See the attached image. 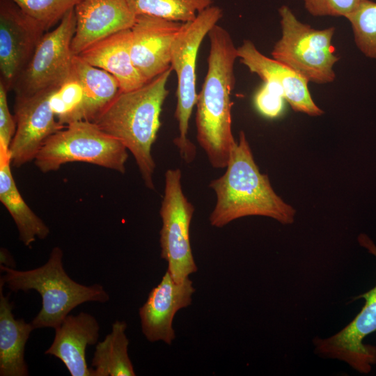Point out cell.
Segmentation results:
<instances>
[{
  "mask_svg": "<svg viewBox=\"0 0 376 376\" xmlns=\"http://www.w3.org/2000/svg\"><path fill=\"white\" fill-rule=\"evenodd\" d=\"M359 244L376 256V246L365 234ZM363 298L361 311L345 328L327 338L313 340L315 352L321 357L346 362L361 373H368L376 363V347L363 343L366 336L376 331V285L355 299Z\"/></svg>",
  "mask_w": 376,
  "mask_h": 376,
  "instance_id": "10",
  "label": "cell"
},
{
  "mask_svg": "<svg viewBox=\"0 0 376 376\" xmlns=\"http://www.w3.org/2000/svg\"><path fill=\"white\" fill-rule=\"evenodd\" d=\"M278 11L281 36L274 45L272 58L294 70L308 82L324 84L334 81V66L339 60L331 45L335 28L313 29L300 22L285 5Z\"/></svg>",
  "mask_w": 376,
  "mask_h": 376,
  "instance_id": "7",
  "label": "cell"
},
{
  "mask_svg": "<svg viewBox=\"0 0 376 376\" xmlns=\"http://www.w3.org/2000/svg\"><path fill=\"white\" fill-rule=\"evenodd\" d=\"M74 55L122 30L131 29L136 15L127 0H81L75 7Z\"/></svg>",
  "mask_w": 376,
  "mask_h": 376,
  "instance_id": "15",
  "label": "cell"
},
{
  "mask_svg": "<svg viewBox=\"0 0 376 376\" xmlns=\"http://www.w3.org/2000/svg\"><path fill=\"white\" fill-rule=\"evenodd\" d=\"M127 149L119 140L104 132L91 121L66 125L49 136L34 162L42 173L58 170L70 162H86L125 173Z\"/></svg>",
  "mask_w": 376,
  "mask_h": 376,
  "instance_id": "5",
  "label": "cell"
},
{
  "mask_svg": "<svg viewBox=\"0 0 376 376\" xmlns=\"http://www.w3.org/2000/svg\"><path fill=\"white\" fill-rule=\"evenodd\" d=\"M131 42V29H125L94 43L78 56L112 75L119 84L120 91H130L148 82L133 63Z\"/></svg>",
  "mask_w": 376,
  "mask_h": 376,
  "instance_id": "18",
  "label": "cell"
},
{
  "mask_svg": "<svg viewBox=\"0 0 376 376\" xmlns=\"http://www.w3.org/2000/svg\"><path fill=\"white\" fill-rule=\"evenodd\" d=\"M226 172L209 185L217 202L209 221L221 228L246 216H264L281 224H292L295 210L274 191L268 176L260 172L246 138L241 131L231 149Z\"/></svg>",
  "mask_w": 376,
  "mask_h": 376,
  "instance_id": "2",
  "label": "cell"
},
{
  "mask_svg": "<svg viewBox=\"0 0 376 376\" xmlns=\"http://www.w3.org/2000/svg\"><path fill=\"white\" fill-rule=\"evenodd\" d=\"M0 265L15 268L16 263L10 255V252L5 248H1L0 251Z\"/></svg>",
  "mask_w": 376,
  "mask_h": 376,
  "instance_id": "30",
  "label": "cell"
},
{
  "mask_svg": "<svg viewBox=\"0 0 376 376\" xmlns=\"http://www.w3.org/2000/svg\"><path fill=\"white\" fill-rule=\"evenodd\" d=\"M207 70L196 103V138L212 166L226 168L236 141L232 132L231 93L237 48L228 31L216 24L208 33Z\"/></svg>",
  "mask_w": 376,
  "mask_h": 376,
  "instance_id": "1",
  "label": "cell"
},
{
  "mask_svg": "<svg viewBox=\"0 0 376 376\" xmlns=\"http://www.w3.org/2000/svg\"><path fill=\"white\" fill-rule=\"evenodd\" d=\"M182 24L148 15H136L131 28V56L146 81L171 67L172 44Z\"/></svg>",
  "mask_w": 376,
  "mask_h": 376,
  "instance_id": "13",
  "label": "cell"
},
{
  "mask_svg": "<svg viewBox=\"0 0 376 376\" xmlns=\"http://www.w3.org/2000/svg\"><path fill=\"white\" fill-rule=\"evenodd\" d=\"M127 1L136 15H148L185 23L194 20L198 13L212 6L214 0Z\"/></svg>",
  "mask_w": 376,
  "mask_h": 376,
  "instance_id": "23",
  "label": "cell"
},
{
  "mask_svg": "<svg viewBox=\"0 0 376 376\" xmlns=\"http://www.w3.org/2000/svg\"><path fill=\"white\" fill-rule=\"evenodd\" d=\"M345 18L351 25L357 48L366 57L376 60V2L363 1Z\"/></svg>",
  "mask_w": 376,
  "mask_h": 376,
  "instance_id": "25",
  "label": "cell"
},
{
  "mask_svg": "<svg viewBox=\"0 0 376 376\" xmlns=\"http://www.w3.org/2000/svg\"><path fill=\"white\" fill-rule=\"evenodd\" d=\"M63 253L54 246L47 261L29 270H17L0 265L4 274L0 280L11 291L36 290L42 298V307L31 322L36 329L57 328L70 313L86 302L105 303L109 295L104 288L74 281L66 273L63 264Z\"/></svg>",
  "mask_w": 376,
  "mask_h": 376,
  "instance_id": "4",
  "label": "cell"
},
{
  "mask_svg": "<svg viewBox=\"0 0 376 376\" xmlns=\"http://www.w3.org/2000/svg\"><path fill=\"white\" fill-rule=\"evenodd\" d=\"M194 292L193 283L189 278L176 283L166 271L139 308L141 331L148 341L172 344L175 338L173 328L174 316L179 310L191 304Z\"/></svg>",
  "mask_w": 376,
  "mask_h": 376,
  "instance_id": "14",
  "label": "cell"
},
{
  "mask_svg": "<svg viewBox=\"0 0 376 376\" xmlns=\"http://www.w3.org/2000/svg\"><path fill=\"white\" fill-rule=\"evenodd\" d=\"M100 329L96 318L88 313L69 314L55 329L52 343L45 354L61 360L72 376H92L86 351L97 343Z\"/></svg>",
  "mask_w": 376,
  "mask_h": 376,
  "instance_id": "17",
  "label": "cell"
},
{
  "mask_svg": "<svg viewBox=\"0 0 376 376\" xmlns=\"http://www.w3.org/2000/svg\"><path fill=\"white\" fill-rule=\"evenodd\" d=\"M223 16L222 9L211 6L192 21L182 24L171 47V66L176 73L178 86L175 118L178 123L179 135L173 143L181 157L187 163L196 155V147L187 137L189 119L196 106V64L203 40Z\"/></svg>",
  "mask_w": 376,
  "mask_h": 376,
  "instance_id": "6",
  "label": "cell"
},
{
  "mask_svg": "<svg viewBox=\"0 0 376 376\" xmlns=\"http://www.w3.org/2000/svg\"><path fill=\"white\" fill-rule=\"evenodd\" d=\"M76 29L75 8L57 26L47 31L29 62L15 81V95H31L61 86L72 75L74 54L71 42Z\"/></svg>",
  "mask_w": 376,
  "mask_h": 376,
  "instance_id": "9",
  "label": "cell"
},
{
  "mask_svg": "<svg viewBox=\"0 0 376 376\" xmlns=\"http://www.w3.org/2000/svg\"><path fill=\"white\" fill-rule=\"evenodd\" d=\"M84 89L72 72L71 77L51 95L50 106L58 121L63 126L83 120L81 110Z\"/></svg>",
  "mask_w": 376,
  "mask_h": 376,
  "instance_id": "24",
  "label": "cell"
},
{
  "mask_svg": "<svg viewBox=\"0 0 376 376\" xmlns=\"http://www.w3.org/2000/svg\"><path fill=\"white\" fill-rule=\"evenodd\" d=\"M27 15L49 31L81 0H13Z\"/></svg>",
  "mask_w": 376,
  "mask_h": 376,
  "instance_id": "26",
  "label": "cell"
},
{
  "mask_svg": "<svg viewBox=\"0 0 376 376\" xmlns=\"http://www.w3.org/2000/svg\"><path fill=\"white\" fill-rule=\"evenodd\" d=\"M284 97L281 89L276 84L264 82L254 96V104L264 116L274 118L281 115L283 109Z\"/></svg>",
  "mask_w": 376,
  "mask_h": 376,
  "instance_id": "27",
  "label": "cell"
},
{
  "mask_svg": "<svg viewBox=\"0 0 376 376\" xmlns=\"http://www.w3.org/2000/svg\"><path fill=\"white\" fill-rule=\"evenodd\" d=\"M127 327L125 321H115L111 331L102 341L97 342L91 360L92 376L136 375L128 355Z\"/></svg>",
  "mask_w": 376,
  "mask_h": 376,
  "instance_id": "22",
  "label": "cell"
},
{
  "mask_svg": "<svg viewBox=\"0 0 376 376\" xmlns=\"http://www.w3.org/2000/svg\"><path fill=\"white\" fill-rule=\"evenodd\" d=\"M44 26L13 0H0L1 80L9 91L32 57Z\"/></svg>",
  "mask_w": 376,
  "mask_h": 376,
  "instance_id": "11",
  "label": "cell"
},
{
  "mask_svg": "<svg viewBox=\"0 0 376 376\" xmlns=\"http://www.w3.org/2000/svg\"><path fill=\"white\" fill-rule=\"evenodd\" d=\"M11 165L10 154L0 153V201L13 218L19 240L31 248L37 238H47L50 230L22 198L13 178Z\"/></svg>",
  "mask_w": 376,
  "mask_h": 376,
  "instance_id": "20",
  "label": "cell"
},
{
  "mask_svg": "<svg viewBox=\"0 0 376 376\" xmlns=\"http://www.w3.org/2000/svg\"><path fill=\"white\" fill-rule=\"evenodd\" d=\"M8 91L0 81V152L9 153V148L16 130L14 116L8 105Z\"/></svg>",
  "mask_w": 376,
  "mask_h": 376,
  "instance_id": "29",
  "label": "cell"
},
{
  "mask_svg": "<svg viewBox=\"0 0 376 376\" xmlns=\"http://www.w3.org/2000/svg\"><path fill=\"white\" fill-rule=\"evenodd\" d=\"M73 73L84 89L83 120L93 122L120 92L117 79L78 55L73 58Z\"/></svg>",
  "mask_w": 376,
  "mask_h": 376,
  "instance_id": "21",
  "label": "cell"
},
{
  "mask_svg": "<svg viewBox=\"0 0 376 376\" xmlns=\"http://www.w3.org/2000/svg\"><path fill=\"white\" fill-rule=\"evenodd\" d=\"M172 68L142 86L120 91L93 121L104 132L121 141L133 155L146 186L155 189V162L151 154L161 126L162 107Z\"/></svg>",
  "mask_w": 376,
  "mask_h": 376,
  "instance_id": "3",
  "label": "cell"
},
{
  "mask_svg": "<svg viewBox=\"0 0 376 376\" xmlns=\"http://www.w3.org/2000/svg\"><path fill=\"white\" fill-rule=\"evenodd\" d=\"M179 169L165 173L164 192L159 214L161 258L168 263L169 272L176 283H181L198 270L191 251L189 228L194 205L185 196Z\"/></svg>",
  "mask_w": 376,
  "mask_h": 376,
  "instance_id": "8",
  "label": "cell"
},
{
  "mask_svg": "<svg viewBox=\"0 0 376 376\" xmlns=\"http://www.w3.org/2000/svg\"><path fill=\"white\" fill-rule=\"evenodd\" d=\"M240 62L249 71L256 74L264 82L273 83L282 91L286 100L295 111L311 116L323 114L310 94L308 81L290 67L263 54L254 43L245 40L237 48Z\"/></svg>",
  "mask_w": 376,
  "mask_h": 376,
  "instance_id": "16",
  "label": "cell"
},
{
  "mask_svg": "<svg viewBox=\"0 0 376 376\" xmlns=\"http://www.w3.org/2000/svg\"><path fill=\"white\" fill-rule=\"evenodd\" d=\"M365 0H303L313 16L344 17L353 13Z\"/></svg>",
  "mask_w": 376,
  "mask_h": 376,
  "instance_id": "28",
  "label": "cell"
},
{
  "mask_svg": "<svg viewBox=\"0 0 376 376\" xmlns=\"http://www.w3.org/2000/svg\"><path fill=\"white\" fill-rule=\"evenodd\" d=\"M3 285L0 280V375L27 376L25 347L35 328L31 322L15 318L13 302L3 294Z\"/></svg>",
  "mask_w": 376,
  "mask_h": 376,
  "instance_id": "19",
  "label": "cell"
},
{
  "mask_svg": "<svg viewBox=\"0 0 376 376\" xmlns=\"http://www.w3.org/2000/svg\"><path fill=\"white\" fill-rule=\"evenodd\" d=\"M58 88L31 95H15L16 130L9 148L11 164L16 168L34 161L46 140L63 129L50 106V97Z\"/></svg>",
  "mask_w": 376,
  "mask_h": 376,
  "instance_id": "12",
  "label": "cell"
}]
</instances>
